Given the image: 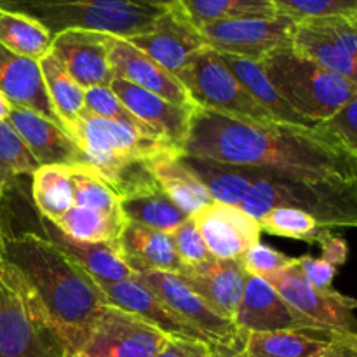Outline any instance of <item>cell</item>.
Returning <instances> with one entry per match:
<instances>
[{
    "mask_svg": "<svg viewBox=\"0 0 357 357\" xmlns=\"http://www.w3.org/2000/svg\"><path fill=\"white\" fill-rule=\"evenodd\" d=\"M181 153L310 183H357V159L321 126L246 121L195 105Z\"/></svg>",
    "mask_w": 357,
    "mask_h": 357,
    "instance_id": "6da1fadb",
    "label": "cell"
},
{
    "mask_svg": "<svg viewBox=\"0 0 357 357\" xmlns=\"http://www.w3.org/2000/svg\"><path fill=\"white\" fill-rule=\"evenodd\" d=\"M0 93L10 107L35 112L63 128L49 100L38 61L14 54L3 45H0Z\"/></svg>",
    "mask_w": 357,
    "mask_h": 357,
    "instance_id": "603a6c76",
    "label": "cell"
},
{
    "mask_svg": "<svg viewBox=\"0 0 357 357\" xmlns=\"http://www.w3.org/2000/svg\"><path fill=\"white\" fill-rule=\"evenodd\" d=\"M0 9L30 16L52 37L94 30L131 38L149 30L166 7L145 0H0Z\"/></svg>",
    "mask_w": 357,
    "mask_h": 357,
    "instance_id": "277c9868",
    "label": "cell"
},
{
    "mask_svg": "<svg viewBox=\"0 0 357 357\" xmlns=\"http://www.w3.org/2000/svg\"><path fill=\"white\" fill-rule=\"evenodd\" d=\"M96 282L112 305L142 317L143 321L152 324L153 328L160 330L162 333H166L167 337H183L192 338V340L208 342L204 338V335L199 333L194 326L185 323L173 310L167 309L145 284H142L136 279V275L135 278L122 279V281L115 282Z\"/></svg>",
    "mask_w": 357,
    "mask_h": 357,
    "instance_id": "44dd1931",
    "label": "cell"
},
{
    "mask_svg": "<svg viewBox=\"0 0 357 357\" xmlns=\"http://www.w3.org/2000/svg\"><path fill=\"white\" fill-rule=\"evenodd\" d=\"M267 281L288 302V305L330 333H357V300L337 289H317L300 271L296 258L293 264Z\"/></svg>",
    "mask_w": 357,
    "mask_h": 357,
    "instance_id": "30bf717a",
    "label": "cell"
},
{
    "mask_svg": "<svg viewBox=\"0 0 357 357\" xmlns=\"http://www.w3.org/2000/svg\"><path fill=\"white\" fill-rule=\"evenodd\" d=\"M234 324L244 333L316 331V333L333 335L293 310L267 279L257 275H248L243 300L234 317Z\"/></svg>",
    "mask_w": 357,
    "mask_h": 357,
    "instance_id": "9a60e30c",
    "label": "cell"
},
{
    "mask_svg": "<svg viewBox=\"0 0 357 357\" xmlns=\"http://www.w3.org/2000/svg\"><path fill=\"white\" fill-rule=\"evenodd\" d=\"M7 122L20 135L40 166L84 164L82 152L61 126L20 107H10Z\"/></svg>",
    "mask_w": 357,
    "mask_h": 357,
    "instance_id": "7402d4cb",
    "label": "cell"
},
{
    "mask_svg": "<svg viewBox=\"0 0 357 357\" xmlns=\"http://www.w3.org/2000/svg\"><path fill=\"white\" fill-rule=\"evenodd\" d=\"M296 264H298L300 271L303 272L307 281H309L314 288L323 289V291L333 289V279L338 271L335 265L328 264L323 258L310 257V255L296 258Z\"/></svg>",
    "mask_w": 357,
    "mask_h": 357,
    "instance_id": "b9f144b4",
    "label": "cell"
},
{
    "mask_svg": "<svg viewBox=\"0 0 357 357\" xmlns=\"http://www.w3.org/2000/svg\"><path fill=\"white\" fill-rule=\"evenodd\" d=\"M295 258H289L282 255L281 251L274 250L272 246H267L264 243H257L244 251L243 257L239 258L241 265L246 271L248 275H257V278L267 279L268 275L282 271L293 264Z\"/></svg>",
    "mask_w": 357,
    "mask_h": 357,
    "instance_id": "ab89813d",
    "label": "cell"
},
{
    "mask_svg": "<svg viewBox=\"0 0 357 357\" xmlns=\"http://www.w3.org/2000/svg\"><path fill=\"white\" fill-rule=\"evenodd\" d=\"M317 246L321 248V258H323L324 261H328V264L335 265L337 268L347 261V257H349L347 241H345L344 237L331 232V229H324V232L321 234L319 241H317Z\"/></svg>",
    "mask_w": 357,
    "mask_h": 357,
    "instance_id": "ee69618b",
    "label": "cell"
},
{
    "mask_svg": "<svg viewBox=\"0 0 357 357\" xmlns=\"http://www.w3.org/2000/svg\"><path fill=\"white\" fill-rule=\"evenodd\" d=\"M117 243L122 260L136 275L152 271L180 274L183 268L166 232L128 222Z\"/></svg>",
    "mask_w": 357,
    "mask_h": 357,
    "instance_id": "d4e9b609",
    "label": "cell"
},
{
    "mask_svg": "<svg viewBox=\"0 0 357 357\" xmlns=\"http://www.w3.org/2000/svg\"><path fill=\"white\" fill-rule=\"evenodd\" d=\"M291 47L357 86V14L298 20Z\"/></svg>",
    "mask_w": 357,
    "mask_h": 357,
    "instance_id": "9c48e42d",
    "label": "cell"
},
{
    "mask_svg": "<svg viewBox=\"0 0 357 357\" xmlns=\"http://www.w3.org/2000/svg\"><path fill=\"white\" fill-rule=\"evenodd\" d=\"M31 199L38 215L56 223L73 206L68 166H40L31 176Z\"/></svg>",
    "mask_w": 357,
    "mask_h": 357,
    "instance_id": "4dcf8cb0",
    "label": "cell"
},
{
    "mask_svg": "<svg viewBox=\"0 0 357 357\" xmlns=\"http://www.w3.org/2000/svg\"><path fill=\"white\" fill-rule=\"evenodd\" d=\"M110 89L117 94L119 100L139 122L169 139L183 152V143L187 139L190 115L195 105L190 108L178 107V105L122 79L112 80Z\"/></svg>",
    "mask_w": 357,
    "mask_h": 357,
    "instance_id": "ffe728a7",
    "label": "cell"
},
{
    "mask_svg": "<svg viewBox=\"0 0 357 357\" xmlns=\"http://www.w3.org/2000/svg\"><path fill=\"white\" fill-rule=\"evenodd\" d=\"M0 265L79 357L101 307L110 303L96 279L47 237L16 234L7 227L0 243Z\"/></svg>",
    "mask_w": 357,
    "mask_h": 357,
    "instance_id": "7a4b0ae2",
    "label": "cell"
},
{
    "mask_svg": "<svg viewBox=\"0 0 357 357\" xmlns=\"http://www.w3.org/2000/svg\"><path fill=\"white\" fill-rule=\"evenodd\" d=\"M174 6L195 28L218 21L274 17L281 14L271 0H174Z\"/></svg>",
    "mask_w": 357,
    "mask_h": 357,
    "instance_id": "f546056e",
    "label": "cell"
},
{
    "mask_svg": "<svg viewBox=\"0 0 357 357\" xmlns=\"http://www.w3.org/2000/svg\"><path fill=\"white\" fill-rule=\"evenodd\" d=\"M6 197L0 194V243H2V236L6 232Z\"/></svg>",
    "mask_w": 357,
    "mask_h": 357,
    "instance_id": "7dc6e473",
    "label": "cell"
},
{
    "mask_svg": "<svg viewBox=\"0 0 357 357\" xmlns=\"http://www.w3.org/2000/svg\"><path fill=\"white\" fill-rule=\"evenodd\" d=\"M190 218L213 258L239 260L244 251L260 243V223L237 206L213 201Z\"/></svg>",
    "mask_w": 357,
    "mask_h": 357,
    "instance_id": "e0dca14e",
    "label": "cell"
},
{
    "mask_svg": "<svg viewBox=\"0 0 357 357\" xmlns=\"http://www.w3.org/2000/svg\"><path fill=\"white\" fill-rule=\"evenodd\" d=\"M38 225H40L44 237L61 248L75 264H79L96 281L115 282L136 275L122 260L119 243H82V241L72 239L54 223L40 215H38Z\"/></svg>",
    "mask_w": 357,
    "mask_h": 357,
    "instance_id": "cb8c5ba5",
    "label": "cell"
},
{
    "mask_svg": "<svg viewBox=\"0 0 357 357\" xmlns=\"http://www.w3.org/2000/svg\"><path fill=\"white\" fill-rule=\"evenodd\" d=\"M52 38L54 37L30 16L0 9V45L14 54L40 61L51 52Z\"/></svg>",
    "mask_w": 357,
    "mask_h": 357,
    "instance_id": "1f68e13d",
    "label": "cell"
},
{
    "mask_svg": "<svg viewBox=\"0 0 357 357\" xmlns=\"http://www.w3.org/2000/svg\"><path fill=\"white\" fill-rule=\"evenodd\" d=\"M274 208H295L324 229H357V183H310L261 169L241 209L258 220Z\"/></svg>",
    "mask_w": 357,
    "mask_h": 357,
    "instance_id": "5b68a950",
    "label": "cell"
},
{
    "mask_svg": "<svg viewBox=\"0 0 357 357\" xmlns=\"http://www.w3.org/2000/svg\"><path fill=\"white\" fill-rule=\"evenodd\" d=\"M150 167L160 190L187 216H194L213 202L208 188L185 166L180 155L159 157L152 160Z\"/></svg>",
    "mask_w": 357,
    "mask_h": 357,
    "instance_id": "4316f807",
    "label": "cell"
},
{
    "mask_svg": "<svg viewBox=\"0 0 357 357\" xmlns=\"http://www.w3.org/2000/svg\"><path fill=\"white\" fill-rule=\"evenodd\" d=\"M261 232L271 236L286 237V239L302 241V243L317 244L324 227H321L316 220L307 213L295 208H274L258 220Z\"/></svg>",
    "mask_w": 357,
    "mask_h": 357,
    "instance_id": "d590c367",
    "label": "cell"
},
{
    "mask_svg": "<svg viewBox=\"0 0 357 357\" xmlns=\"http://www.w3.org/2000/svg\"><path fill=\"white\" fill-rule=\"evenodd\" d=\"M40 167L13 126L0 122V194L7 197L21 183V178L33 176Z\"/></svg>",
    "mask_w": 357,
    "mask_h": 357,
    "instance_id": "e575fe53",
    "label": "cell"
},
{
    "mask_svg": "<svg viewBox=\"0 0 357 357\" xmlns=\"http://www.w3.org/2000/svg\"><path fill=\"white\" fill-rule=\"evenodd\" d=\"M260 65L282 100L312 126L326 122L357 96V86L328 72L293 47L272 52Z\"/></svg>",
    "mask_w": 357,
    "mask_h": 357,
    "instance_id": "8992f818",
    "label": "cell"
},
{
    "mask_svg": "<svg viewBox=\"0 0 357 357\" xmlns=\"http://www.w3.org/2000/svg\"><path fill=\"white\" fill-rule=\"evenodd\" d=\"M145 2L153 3V6H164V7H167V6H171V3H173L174 0H145Z\"/></svg>",
    "mask_w": 357,
    "mask_h": 357,
    "instance_id": "681fc988",
    "label": "cell"
},
{
    "mask_svg": "<svg viewBox=\"0 0 357 357\" xmlns=\"http://www.w3.org/2000/svg\"><path fill=\"white\" fill-rule=\"evenodd\" d=\"M110 68L114 79L128 80L178 107H194V101L190 100L180 80L126 38H114L110 51Z\"/></svg>",
    "mask_w": 357,
    "mask_h": 357,
    "instance_id": "d6986e66",
    "label": "cell"
},
{
    "mask_svg": "<svg viewBox=\"0 0 357 357\" xmlns=\"http://www.w3.org/2000/svg\"><path fill=\"white\" fill-rule=\"evenodd\" d=\"M167 335L119 307H101L79 357H155Z\"/></svg>",
    "mask_w": 357,
    "mask_h": 357,
    "instance_id": "7c38bea8",
    "label": "cell"
},
{
    "mask_svg": "<svg viewBox=\"0 0 357 357\" xmlns=\"http://www.w3.org/2000/svg\"><path fill=\"white\" fill-rule=\"evenodd\" d=\"M211 344L183 337H167L155 357H209Z\"/></svg>",
    "mask_w": 357,
    "mask_h": 357,
    "instance_id": "7bdbcfd3",
    "label": "cell"
},
{
    "mask_svg": "<svg viewBox=\"0 0 357 357\" xmlns=\"http://www.w3.org/2000/svg\"><path fill=\"white\" fill-rule=\"evenodd\" d=\"M126 40L174 77L187 66L194 54L208 47L201 31L183 16L174 2L164 9L149 30Z\"/></svg>",
    "mask_w": 357,
    "mask_h": 357,
    "instance_id": "5bb4252c",
    "label": "cell"
},
{
    "mask_svg": "<svg viewBox=\"0 0 357 357\" xmlns=\"http://www.w3.org/2000/svg\"><path fill=\"white\" fill-rule=\"evenodd\" d=\"M209 357H246L244 354V331L234 342L227 344H211V354Z\"/></svg>",
    "mask_w": 357,
    "mask_h": 357,
    "instance_id": "bcb514c9",
    "label": "cell"
},
{
    "mask_svg": "<svg viewBox=\"0 0 357 357\" xmlns=\"http://www.w3.org/2000/svg\"><path fill=\"white\" fill-rule=\"evenodd\" d=\"M136 279L145 284L167 309L204 335L209 344H227L239 337L241 331L236 324L209 309L208 303L195 295L178 274L152 271L138 274Z\"/></svg>",
    "mask_w": 357,
    "mask_h": 357,
    "instance_id": "4fadbf2b",
    "label": "cell"
},
{
    "mask_svg": "<svg viewBox=\"0 0 357 357\" xmlns=\"http://www.w3.org/2000/svg\"><path fill=\"white\" fill-rule=\"evenodd\" d=\"M176 79L197 107L246 121L275 122L244 89L220 52L211 47H204L194 54Z\"/></svg>",
    "mask_w": 357,
    "mask_h": 357,
    "instance_id": "ba28073f",
    "label": "cell"
},
{
    "mask_svg": "<svg viewBox=\"0 0 357 357\" xmlns=\"http://www.w3.org/2000/svg\"><path fill=\"white\" fill-rule=\"evenodd\" d=\"M0 357H75L0 265Z\"/></svg>",
    "mask_w": 357,
    "mask_h": 357,
    "instance_id": "52a82bcc",
    "label": "cell"
},
{
    "mask_svg": "<svg viewBox=\"0 0 357 357\" xmlns=\"http://www.w3.org/2000/svg\"><path fill=\"white\" fill-rule=\"evenodd\" d=\"M169 237L183 267H194V265L204 264L206 260L213 258L192 218L185 220L178 229L169 234Z\"/></svg>",
    "mask_w": 357,
    "mask_h": 357,
    "instance_id": "f35d334b",
    "label": "cell"
},
{
    "mask_svg": "<svg viewBox=\"0 0 357 357\" xmlns=\"http://www.w3.org/2000/svg\"><path fill=\"white\" fill-rule=\"evenodd\" d=\"M84 107L89 114L98 115L103 119H112V121L124 122V124L135 126V128L150 129L143 122H139L128 108L124 107L117 94L110 89V86H98L84 89ZM153 131V129H150ZM159 135V132H157Z\"/></svg>",
    "mask_w": 357,
    "mask_h": 357,
    "instance_id": "8d00e7d4",
    "label": "cell"
},
{
    "mask_svg": "<svg viewBox=\"0 0 357 357\" xmlns=\"http://www.w3.org/2000/svg\"><path fill=\"white\" fill-rule=\"evenodd\" d=\"M42 77H44L45 89H47L49 100L59 121L63 122L65 131L80 117L86 107H84V89L72 79L65 66L54 58L52 52L38 61Z\"/></svg>",
    "mask_w": 357,
    "mask_h": 357,
    "instance_id": "d6a6232c",
    "label": "cell"
},
{
    "mask_svg": "<svg viewBox=\"0 0 357 357\" xmlns=\"http://www.w3.org/2000/svg\"><path fill=\"white\" fill-rule=\"evenodd\" d=\"M220 56H222L223 61L227 63L230 72L239 79V82L243 84L244 89L253 96V100L257 101L264 110H267L268 114H271V117L274 119L275 122L314 128L309 121H305L302 115L296 114V112L282 100V96L278 93V89H275L271 84V80L267 79L260 63L251 61V59L237 58V56L222 54V52H220Z\"/></svg>",
    "mask_w": 357,
    "mask_h": 357,
    "instance_id": "83f0119b",
    "label": "cell"
},
{
    "mask_svg": "<svg viewBox=\"0 0 357 357\" xmlns=\"http://www.w3.org/2000/svg\"><path fill=\"white\" fill-rule=\"evenodd\" d=\"M323 357H357V333H333Z\"/></svg>",
    "mask_w": 357,
    "mask_h": 357,
    "instance_id": "f6af8a7d",
    "label": "cell"
},
{
    "mask_svg": "<svg viewBox=\"0 0 357 357\" xmlns=\"http://www.w3.org/2000/svg\"><path fill=\"white\" fill-rule=\"evenodd\" d=\"M121 208L126 222L138 223L166 234H171L185 220L190 218L162 190L155 194L121 199Z\"/></svg>",
    "mask_w": 357,
    "mask_h": 357,
    "instance_id": "836d02e7",
    "label": "cell"
},
{
    "mask_svg": "<svg viewBox=\"0 0 357 357\" xmlns=\"http://www.w3.org/2000/svg\"><path fill=\"white\" fill-rule=\"evenodd\" d=\"M115 35L94 30H66L52 38L51 52L82 89L110 86V51Z\"/></svg>",
    "mask_w": 357,
    "mask_h": 357,
    "instance_id": "2e32d148",
    "label": "cell"
},
{
    "mask_svg": "<svg viewBox=\"0 0 357 357\" xmlns=\"http://www.w3.org/2000/svg\"><path fill=\"white\" fill-rule=\"evenodd\" d=\"M9 112H10V103L2 96V93H0V122L7 121Z\"/></svg>",
    "mask_w": 357,
    "mask_h": 357,
    "instance_id": "c3c4849f",
    "label": "cell"
},
{
    "mask_svg": "<svg viewBox=\"0 0 357 357\" xmlns=\"http://www.w3.org/2000/svg\"><path fill=\"white\" fill-rule=\"evenodd\" d=\"M278 10L293 20L357 14V0H271Z\"/></svg>",
    "mask_w": 357,
    "mask_h": 357,
    "instance_id": "74e56055",
    "label": "cell"
},
{
    "mask_svg": "<svg viewBox=\"0 0 357 357\" xmlns=\"http://www.w3.org/2000/svg\"><path fill=\"white\" fill-rule=\"evenodd\" d=\"M180 159L208 188L213 201L237 206V208H241L248 190L261 173V169H257V167L232 166V164L215 162V160L199 159V157L183 155V153Z\"/></svg>",
    "mask_w": 357,
    "mask_h": 357,
    "instance_id": "484cf974",
    "label": "cell"
},
{
    "mask_svg": "<svg viewBox=\"0 0 357 357\" xmlns=\"http://www.w3.org/2000/svg\"><path fill=\"white\" fill-rule=\"evenodd\" d=\"M178 275L209 309L234 323L248 279L239 260L209 258L204 264L183 267Z\"/></svg>",
    "mask_w": 357,
    "mask_h": 357,
    "instance_id": "ac0fdd59",
    "label": "cell"
},
{
    "mask_svg": "<svg viewBox=\"0 0 357 357\" xmlns=\"http://www.w3.org/2000/svg\"><path fill=\"white\" fill-rule=\"evenodd\" d=\"M331 335L316 331L244 333L246 357H323Z\"/></svg>",
    "mask_w": 357,
    "mask_h": 357,
    "instance_id": "f1b7e54d",
    "label": "cell"
},
{
    "mask_svg": "<svg viewBox=\"0 0 357 357\" xmlns=\"http://www.w3.org/2000/svg\"><path fill=\"white\" fill-rule=\"evenodd\" d=\"M82 152L84 164L103 178L121 199L159 192L152 160L181 155L176 145L150 129L98 117L84 110L66 129Z\"/></svg>",
    "mask_w": 357,
    "mask_h": 357,
    "instance_id": "3957f363",
    "label": "cell"
},
{
    "mask_svg": "<svg viewBox=\"0 0 357 357\" xmlns=\"http://www.w3.org/2000/svg\"><path fill=\"white\" fill-rule=\"evenodd\" d=\"M296 20L286 14L274 17H246L204 24L197 28L206 45L222 54L258 61L279 49L291 47Z\"/></svg>",
    "mask_w": 357,
    "mask_h": 357,
    "instance_id": "8fae6325",
    "label": "cell"
},
{
    "mask_svg": "<svg viewBox=\"0 0 357 357\" xmlns=\"http://www.w3.org/2000/svg\"><path fill=\"white\" fill-rule=\"evenodd\" d=\"M317 126L326 129L351 155L357 159V96L345 103L333 117Z\"/></svg>",
    "mask_w": 357,
    "mask_h": 357,
    "instance_id": "60d3db41",
    "label": "cell"
}]
</instances>
